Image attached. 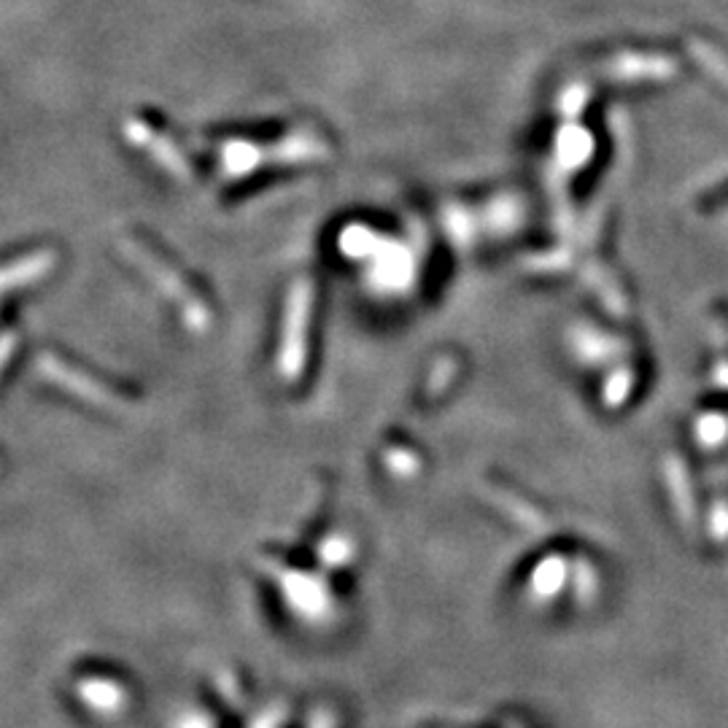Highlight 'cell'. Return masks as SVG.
<instances>
[{
    "label": "cell",
    "instance_id": "6da1fadb",
    "mask_svg": "<svg viewBox=\"0 0 728 728\" xmlns=\"http://www.w3.org/2000/svg\"><path fill=\"white\" fill-rule=\"evenodd\" d=\"M78 696L84 704H89L98 713H113V709L122 707L124 696L119 691L117 682L111 680H84L78 682Z\"/></svg>",
    "mask_w": 728,
    "mask_h": 728
}]
</instances>
